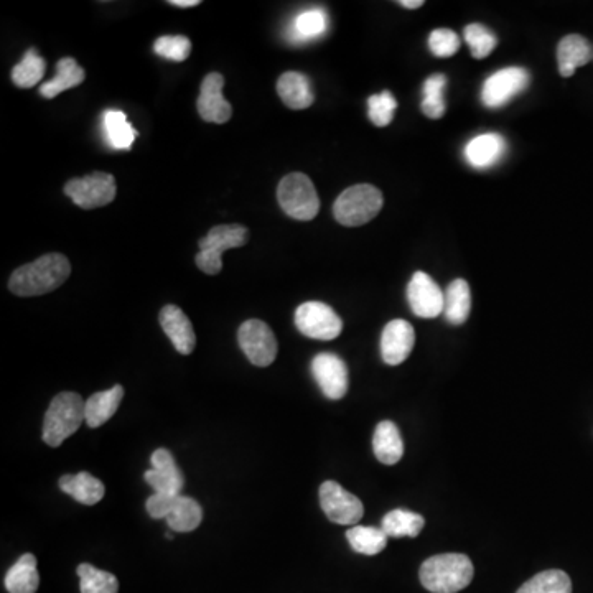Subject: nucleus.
Instances as JSON below:
<instances>
[{"mask_svg": "<svg viewBox=\"0 0 593 593\" xmlns=\"http://www.w3.org/2000/svg\"><path fill=\"white\" fill-rule=\"evenodd\" d=\"M473 569L465 554H439L422 564L419 579L425 590L432 593H457L472 584Z\"/></svg>", "mask_w": 593, "mask_h": 593, "instance_id": "nucleus-2", "label": "nucleus"}, {"mask_svg": "<svg viewBox=\"0 0 593 593\" xmlns=\"http://www.w3.org/2000/svg\"><path fill=\"white\" fill-rule=\"evenodd\" d=\"M277 200L282 210L299 221H312L320 211L317 190L304 173H290L277 188Z\"/></svg>", "mask_w": 593, "mask_h": 593, "instance_id": "nucleus-6", "label": "nucleus"}, {"mask_svg": "<svg viewBox=\"0 0 593 593\" xmlns=\"http://www.w3.org/2000/svg\"><path fill=\"white\" fill-rule=\"evenodd\" d=\"M66 197L83 210H94L116 198V178L111 173L94 172L83 178H71L63 188Z\"/></svg>", "mask_w": 593, "mask_h": 593, "instance_id": "nucleus-7", "label": "nucleus"}, {"mask_svg": "<svg viewBox=\"0 0 593 593\" xmlns=\"http://www.w3.org/2000/svg\"><path fill=\"white\" fill-rule=\"evenodd\" d=\"M122 399H124V388L119 384L103 393L93 394L86 401V424L91 429H98L106 424L116 414Z\"/></svg>", "mask_w": 593, "mask_h": 593, "instance_id": "nucleus-22", "label": "nucleus"}, {"mask_svg": "<svg viewBox=\"0 0 593 593\" xmlns=\"http://www.w3.org/2000/svg\"><path fill=\"white\" fill-rule=\"evenodd\" d=\"M58 485H60L61 491H65L66 495H70L73 500L86 506L98 505L99 501L103 500L104 493H106L103 481L98 480L88 472L65 475V477L60 478Z\"/></svg>", "mask_w": 593, "mask_h": 593, "instance_id": "nucleus-21", "label": "nucleus"}, {"mask_svg": "<svg viewBox=\"0 0 593 593\" xmlns=\"http://www.w3.org/2000/svg\"><path fill=\"white\" fill-rule=\"evenodd\" d=\"M397 101L389 91L373 94L368 99V117L376 127H386L393 122Z\"/></svg>", "mask_w": 593, "mask_h": 593, "instance_id": "nucleus-37", "label": "nucleus"}, {"mask_svg": "<svg viewBox=\"0 0 593 593\" xmlns=\"http://www.w3.org/2000/svg\"><path fill=\"white\" fill-rule=\"evenodd\" d=\"M178 496L154 493L145 503V509L154 519H167L172 513L173 506L177 503Z\"/></svg>", "mask_w": 593, "mask_h": 593, "instance_id": "nucleus-40", "label": "nucleus"}, {"mask_svg": "<svg viewBox=\"0 0 593 593\" xmlns=\"http://www.w3.org/2000/svg\"><path fill=\"white\" fill-rule=\"evenodd\" d=\"M40 575L37 570V557L24 554L10 567L5 575V589L9 593H37Z\"/></svg>", "mask_w": 593, "mask_h": 593, "instance_id": "nucleus-24", "label": "nucleus"}, {"mask_svg": "<svg viewBox=\"0 0 593 593\" xmlns=\"http://www.w3.org/2000/svg\"><path fill=\"white\" fill-rule=\"evenodd\" d=\"M516 593H572V580L564 570H544L519 587Z\"/></svg>", "mask_w": 593, "mask_h": 593, "instance_id": "nucleus-32", "label": "nucleus"}, {"mask_svg": "<svg viewBox=\"0 0 593 593\" xmlns=\"http://www.w3.org/2000/svg\"><path fill=\"white\" fill-rule=\"evenodd\" d=\"M374 455L384 465H396L404 455V442L397 425L391 421L379 422L374 430Z\"/></svg>", "mask_w": 593, "mask_h": 593, "instance_id": "nucleus-23", "label": "nucleus"}, {"mask_svg": "<svg viewBox=\"0 0 593 593\" xmlns=\"http://www.w3.org/2000/svg\"><path fill=\"white\" fill-rule=\"evenodd\" d=\"M407 302L416 317L435 318L444 313L445 294L432 277L417 271L407 285Z\"/></svg>", "mask_w": 593, "mask_h": 593, "instance_id": "nucleus-12", "label": "nucleus"}, {"mask_svg": "<svg viewBox=\"0 0 593 593\" xmlns=\"http://www.w3.org/2000/svg\"><path fill=\"white\" fill-rule=\"evenodd\" d=\"M320 506L332 523L341 526H355L365 514V506L360 498L332 480L320 486Z\"/></svg>", "mask_w": 593, "mask_h": 593, "instance_id": "nucleus-10", "label": "nucleus"}, {"mask_svg": "<svg viewBox=\"0 0 593 593\" xmlns=\"http://www.w3.org/2000/svg\"><path fill=\"white\" fill-rule=\"evenodd\" d=\"M159 320L160 327L172 341L175 350L180 355H192L197 345V337L190 318L183 310L177 305H165L164 309L160 310Z\"/></svg>", "mask_w": 593, "mask_h": 593, "instance_id": "nucleus-17", "label": "nucleus"}, {"mask_svg": "<svg viewBox=\"0 0 593 593\" xmlns=\"http://www.w3.org/2000/svg\"><path fill=\"white\" fill-rule=\"evenodd\" d=\"M312 374L318 386L322 389L323 396L338 401L348 393V368L345 361L335 353H320L312 361Z\"/></svg>", "mask_w": 593, "mask_h": 593, "instance_id": "nucleus-13", "label": "nucleus"}, {"mask_svg": "<svg viewBox=\"0 0 593 593\" xmlns=\"http://www.w3.org/2000/svg\"><path fill=\"white\" fill-rule=\"evenodd\" d=\"M416 343V332L406 320H393L384 327L381 335V356L386 365L397 366L411 355Z\"/></svg>", "mask_w": 593, "mask_h": 593, "instance_id": "nucleus-16", "label": "nucleus"}, {"mask_svg": "<svg viewBox=\"0 0 593 593\" xmlns=\"http://www.w3.org/2000/svg\"><path fill=\"white\" fill-rule=\"evenodd\" d=\"M429 50L437 58L453 57L460 50V38L453 30H434L430 33Z\"/></svg>", "mask_w": 593, "mask_h": 593, "instance_id": "nucleus-39", "label": "nucleus"}, {"mask_svg": "<svg viewBox=\"0 0 593 593\" xmlns=\"http://www.w3.org/2000/svg\"><path fill=\"white\" fill-rule=\"evenodd\" d=\"M86 402L76 393H60L48 407L43 421V442L60 447L86 421Z\"/></svg>", "mask_w": 593, "mask_h": 593, "instance_id": "nucleus-3", "label": "nucleus"}, {"mask_svg": "<svg viewBox=\"0 0 593 593\" xmlns=\"http://www.w3.org/2000/svg\"><path fill=\"white\" fill-rule=\"evenodd\" d=\"M472 310V292L470 285L463 279H457L445 290L444 317L452 325H463Z\"/></svg>", "mask_w": 593, "mask_h": 593, "instance_id": "nucleus-25", "label": "nucleus"}, {"mask_svg": "<svg viewBox=\"0 0 593 593\" xmlns=\"http://www.w3.org/2000/svg\"><path fill=\"white\" fill-rule=\"evenodd\" d=\"M165 537H167V539H169V541H172L173 536L170 533L165 534Z\"/></svg>", "mask_w": 593, "mask_h": 593, "instance_id": "nucleus-43", "label": "nucleus"}, {"mask_svg": "<svg viewBox=\"0 0 593 593\" xmlns=\"http://www.w3.org/2000/svg\"><path fill=\"white\" fill-rule=\"evenodd\" d=\"M71 264L63 254H45L37 261L15 269L9 289L19 297H37L57 290L70 277Z\"/></svg>", "mask_w": 593, "mask_h": 593, "instance_id": "nucleus-1", "label": "nucleus"}, {"mask_svg": "<svg viewBox=\"0 0 593 593\" xmlns=\"http://www.w3.org/2000/svg\"><path fill=\"white\" fill-rule=\"evenodd\" d=\"M104 131L109 144L117 150H129L136 141L137 131L127 121L126 113L111 109L104 114Z\"/></svg>", "mask_w": 593, "mask_h": 593, "instance_id": "nucleus-29", "label": "nucleus"}, {"mask_svg": "<svg viewBox=\"0 0 593 593\" xmlns=\"http://www.w3.org/2000/svg\"><path fill=\"white\" fill-rule=\"evenodd\" d=\"M223 86L225 78L220 73H210L201 81L197 109L203 121L225 124L233 116V108L223 96Z\"/></svg>", "mask_w": 593, "mask_h": 593, "instance_id": "nucleus-14", "label": "nucleus"}, {"mask_svg": "<svg viewBox=\"0 0 593 593\" xmlns=\"http://www.w3.org/2000/svg\"><path fill=\"white\" fill-rule=\"evenodd\" d=\"M445 88H447V76L442 73L432 75L425 80L424 99H422L421 109L422 113L429 119H440L444 117L445 109Z\"/></svg>", "mask_w": 593, "mask_h": 593, "instance_id": "nucleus-34", "label": "nucleus"}, {"mask_svg": "<svg viewBox=\"0 0 593 593\" xmlns=\"http://www.w3.org/2000/svg\"><path fill=\"white\" fill-rule=\"evenodd\" d=\"M508 144L505 137L495 132L481 134L473 137L472 141L465 145V159L473 169L486 170L500 164V160L506 155Z\"/></svg>", "mask_w": 593, "mask_h": 593, "instance_id": "nucleus-18", "label": "nucleus"}, {"mask_svg": "<svg viewBox=\"0 0 593 593\" xmlns=\"http://www.w3.org/2000/svg\"><path fill=\"white\" fill-rule=\"evenodd\" d=\"M346 539L353 547V551L363 556H376L383 552L388 544V534L381 528H369V526H353L348 529Z\"/></svg>", "mask_w": 593, "mask_h": 593, "instance_id": "nucleus-30", "label": "nucleus"}, {"mask_svg": "<svg viewBox=\"0 0 593 593\" xmlns=\"http://www.w3.org/2000/svg\"><path fill=\"white\" fill-rule=\"evenodd\" d=\"M383 193L373 185H355L346 188L333 205L335 220L343 226H363L378 216L383 208Z\"/></svg>", "mask_w": 593, "mask_h": 593, "instance_id": "nucleus-4", "label": "nucleus"}, {"mask_svg": "<svg viewBox=\"0 0 593 593\" xmlns=\"http://www.w3.org/2000/svg\"><path fill=\"white\" fill-rule=\"evenodd\" d=\"M45 71H47V63L38 55L35 48H30L19 65H15L12 70V81L17 88H33L42 81Z\"/></svg>", "mask_w": 593, "mask_h": 593, "instance_id": "nucleus-33", "label": "nucleus"}, {"mask_svg": "<svg viewBox=\"0 0 593 593\" xmlns=\"http://www.w3.org/2000/svg\"><path fill=\"white\" fill-rule=\"evenodd\" d=\"M169 4L180 7V9H188V7H197V5H200V0H170Z\"/></svg>", "mask_w": 593, "mask_h": 593, "instance_id": "nucleus-41", "label": "nucleus"}, {"mask_svg": "<svg viewBox=\"0 0 593 593\" xmlns=\"http://www.w3.org/2000/svg\"><path fill=\"white\" fill-rule=\"evenodd\" d=\"M248 228L241 225H220L200 239V253L195 257L198 269L208 276H216L223 269V253L228 249L243 248L248 243Z\"/></svg>", "mask_w": 593, "mask_h": 593, "instance_id": "nucleus-5", "label": "nucleus"}, {"mask_svg": "<svg viewBox=\"0 0 593 593\" xmlns=\"http://www.w3.org/2000/svg\"><path fill=\"white\" fill-rule=\"evenodd\" d=\"M150 462H152V470L145 472L144 480L152 486L154 493L180 495L185 478L172 452L167 449H157L152 453Z\"/></svg>", "mask_w": 593, "mask_h": 593, "instance_id": "nucleus-15", "label": "nucleus"}, {"mask_svg": "<svg viewBox=\"0 0 593 593\" xmlns=\"http://www.w3.org/2000/svg\"><path fill=\"white\" fill-rule=\"evenodd\" d=\"M277 93L282 103L294 111H302L312 106L315 101L312 83L307 76L297 71H287L277 81Z\"/></svg>", "mask_w": 593, "mask_h": 593, "instance_id": "nucleus-20", "label": "nucleus"}, {"mask_svg": "<svg viewBox=\"0 0 593 593\" xmlns=\"http://www.w3.org/2000/svg\"><path fill=\"white\" fill-rule=\"evenodd\" d=\"M425 526L421 514L407 509H393L383 518L381 529L388 537H417Z\"/></svg>", "mask_w": 593, "mask_h": 593, "instance_id": "nucleus-28", "label": "nucleus"}, {"mask_svg": "<svg viewBox=\"0 0 593 593\" xmlns=\"http://www.w3.org/2000/svg\"><path fill=\"white\" fill-rule=\"evenodd\" d=\"M590 60H593L592 45L582 35L572 33L559 42L557 65H559V73L564 78H570L577 68L587 65Z\"/></svg>", "mask_w": 593, "mask_h": 593, "instance_id": "nucleus-19", "label": "nucleus"}, {"mask_svg": "<svg viewBox=\"0 0 593 593\" xmlns=\"http://www.w3.org/2000/svg\"><path fill=\"white\" fill-rule=\"evenodd\" d=\"M463 37H465V42L468 43L472 57L475 60H485L486 57H490L496 45H498V38H496L495 33L481 24L467 25Z\"/></svg>", "mask_w": 593, "mask_h": 593, "instance_id": "nucleus-36", "label": "nucleus"}, {"mask_svg": "<svg viewBox=\"0 0 593 593\" xmlns=\"http://www.w3.org/2000/svg\"><path fill=\"white\" fill-rule=\"evenodd\" d=\"M203 521V509L197 500L190 496H178L172 513L167 518L169 528L177 533H192Z\"/></svg>", "mask_w": 593, "mask_h": 593, "instance_id": "nucleus-27", "label": "nucleus"}, {"mask_svg": "<svg viewBox=\"0 0 593 593\" xmlns=\"http://www.w3.org/2000/svg\"><path fill=\"white\" fill-rule=\"evenodd\" d=\"M238 341L244 355L254 366L266 368L277 358V340L267 323L248 320L239 327Z\"/></svg>", "mask_w": 593, "mask_h": 593, "instance_id": "nucleus-11", "label": "nucleus"}, {"mask_svg": "<svg viewBox=\"0 0 593 593\" xmlns=\"http://www.w3.org/2000/svg\"><path fill=\"white\" fill-rule=\"evenodd\" d=\"M154 52L170 61H185L192 53V42L183 35H165L155 40Z\"/></svg>", "mask_w": 593, "mask_h": 593, "instance_id": "nucleus-38", "label": "nucleus"}, {"mask_svg": "<svg viewBox=\"0 0 593 593\" xmlns=\"http://www.w3.org/2000/svg\"><path fill=\"white\" fill-rule=\"evenodd\" d=\"M531 81L528 70L509 66L486 78L481 86V103L488 109H500L526 91Z\"/></svg>", "mask_w": 593, "mask_h": 593, "instance_id": "nucleus-9", "label": "nucleus"}, {"mask_svg": "<svg viewBox=\"0 0 593 593\" xmlns=\"http://www.w3.org/2000/svg\"><path fill=\"white\" fill-rule=\"evenodd\" d=\"M295 325L304 337L330 341L340 337L343 322L338 313L323 302H305L295 310Z\"/></svg>", "mask_w": 593, "mask_h": 593, "instance_id": "nucleus-8", "label": "nucleus"}, {"mask_svg": "<svg viewBox=\"0 0 593 593\" xmlns=\"http://www.w3.org/2000/svg\"><path fill=\"white\" fill-rule=\"evenodd\" d=\"M85 80L86 71L76 63L75 58H61L57 63V75L40 88V93L47 99L57 98L58 94L80 86Z\"/></svg>", "mask_w": 593, "mask_h": 593, "instance_id": "nucleus-26", "label": "nucleus"}, {"mask_svg": "<svg viewBox=\"0 0 593 593\" xmlns=\"http://www.w3.org/2000/svg\"><path fill=\"white\" fill-rule=\"evenodd\" d=\"M328 29V15L323 9H309L300 12L292 24L295 42H309L322 37Z\"/></svg>", "mask_w": 593, "mask_h": 593, "instance_id": "nucleus-31", "label": "nucleus"}, {"mask_svg": "<svg viewBox=\"0 0 593 593\" xmlns=\"http://www.w3.org/2000/svg\"><path fill=\"white\" fill-rule=\"evenodd\" d=\"M399 5L406 7V9H419V7L424 5V2H422V0H401Z\"/></svg>", "mask_w": 593, "mask_h": 593, "instance_id": "nucleus-42", "label": "nucleus"}, {"mask_svg": "<svg viewBox=\"0 0 593 593\" xmlns=\"http://www.w3.org/2000/svg\"><path fill=\"white\" fill-rule=\"evenodd\" d=\"M81 593H117L119 582L111 572L96 569L91 564L78 565Z\"/></svg>", "mask_w": 593, "mask_h": 593, "instance_id": "nucleus-35", "label": "nucleus"}]
</instances>
